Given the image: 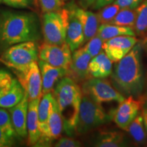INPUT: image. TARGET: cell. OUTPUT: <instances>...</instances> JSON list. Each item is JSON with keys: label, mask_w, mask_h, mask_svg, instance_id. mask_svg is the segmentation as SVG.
I'll list each match as a JSON object with an SVG mask.
<instances>
[{"label": "cell", "mask_w": 147, "mask_h": 147, "mask_svg": "<svg viewBox=\"0 0 147 147\" xmlns=\"http://www.w3.org/2000/svg\"><path fill=\"white\" fill-rule=\"evenodd\" d=\"M142 45L138 42L123 58L115 63L111 74L112 84L124 97L138 98L144 87L142 64Z\"/></svg>", "instance_id": "1"}, {"label": "cell", "mask_w": 147, "mask_h": 147, "mask_svg": "<svg viewBox=\"0 0 147 147\" xmlns=\"http://www.w3.org/2000/svg\"><path fill=\"white\" fill-rule=\"evenodd\" d=\"M56 100L63 123V130L69 136L76 134L82 89L74 79L68 76L62 78L52 92Z\"/></svg>", "instance_id": "2"}, {"label": "cell", "mask_w": 147, "mask_h": 147, "mask_svg": "<svg viewBox=\"0 0 147 147\" xmlns=\"http://www.w3.org/2000/svg\"><path fill=\"white\" fill-rule=\"evenodd\" d=\"M39 38L37 18L31 13H8L1 25V40L7 45L36 41Z\"/></svg>", "instance_id": "3"}, {"label": "cell", "mask_w": 147, "mask_h": 147, "mask_svg": "<svg viewBox=\"0 0 147 147\" xmlns=\"http://www.w3.org/2000/svg\"><path fill=\"white\" fill-rule=\"evenodd\" d=\"M81 89L83 94L113 117L119 104L125 98L105 78L91 77L84 80Z\"/></svg>", "instance_id": "4"}, {"label": "cell", "mask_w": 147, "mask_h": 147, "mask_svg": "<svg viewBox=\"0 0 147 147\" xmlns=\"http://www.w3.org/2000/svg\"><path fill=\"white\" fill-rule=\"evenodd\" d=\"M113 120L100 106L92 101L87 95L82 93L80 105L76 133L84 134L94 129L105 125Z\"/></svg>", "instance_id": "5"}, {"label": "cell", "mask_w": 147, "mask_h": 147, "mask_svg": "<svg viewBox=\"0 0 147 147\" xmlns=\"http://www.w3.org/2000/svg\"><path fill=\"white\" fill-rule=\"evenodd\" d=\"M2 57L5 65L22 71L33 62L38 61V47L34 41L21 42L8 48Z\"/></svg>", "instance_id": "6"}, {"label": "cell", "mask_w": 147, "mask_h": 147, "mask_svg": "<svg viewBox=\"0 0 147 147\" xmlns=\"http://www.w3.org/2000/svg\"><path fill=\"white\" fill-rule=\"evenodd\" d=\"M66 21L65 8L45 13L42 17V32L45 42L61 45L65 42Z\"/></svg>", "instance_id": "7"}, {"label": "cell", "mask_w": 147, "mask_h": 147, "mask_svg": "<svg viewBox=\"0 0 147 147\" xmlns=\"http://www.w3.org/2000/svg\"><path fill=\"white\" fill-rule=\"evenodd\" d=\"M38 59L55 67L69 71L71 51L66 42L61 45H53L44 42L38 48Z\"/></svg>", "instance_id": "8"}, {"label": "cell", "mask_w": 147, "mask_h": 147, "mask_svg": "<svg viewBox=\"0 0 147 147\" xmlns=\"http://www.w3.org/2000/svg\"><path fill=\"white\" fill-rule=\"evenodd\" d=\"M16 71L18 82L27 93L29 102L42 97V77L38 62H33L23 70Z\"/></svg>", "instance_id": "9"}, {"label": "cell", "mask_w": 147, "mask_h": 147, "mask_svg": "<svg viewBox=\"0 0 147 147\" xmlns=\"http://www.w3.org/2000/svg\"><path fill=\"white\" fill-rule=\"evenodd\" d=\"M74 3H69L65 8L66 32L65 42L71 52L84 45V32L80 20L77 17L74 8Z\"/></svg>", "instance_id": "10"}, {"label": "cell", "mask_w": 147, "mask_h": 147, "mask_svg": "<svg viewBox=\"0 0 147 147\" xmlns=\"http://www.w3.org/2000/svg\"><path fill=\"white\" fill-rule=\"evenodd\" d=\"M138 42V40L135 36H117L104 42L103 51L113 63H117L131 50Z\"/></svg>", "instance_id": "11"}, {"label": "cell", "mask_w": 147, "mask_h": 147, "mask_svg": "<svg viewBox=\"0 0 147 147\" xmlns=\"http://www.w3.org/2000/svg\"><path fill=\"white\" fill-rule=\"evenodd\" d=\"M141 103L136 98L129 96L119 104L115 112L113 120L119 128L126 130L129 124L139 115Z\"/></svg>", "instance_id": "12"}, {"label": "cell", "mask_w": 147, "mask_h": 147, "mask_svg": "<svg viewBox=\"0 0 147 147\" xmlns=\"http://www.w3.org/2000/svg\"><path fill=\"white\" fill-rule=\"evenodd\" d=\"M38 64L42 77V94L53 92L61 79L69 74V71L55 67L42 60H38Z\"/></svg>", "instance_id": "13"}, {"label": "cell", "mask_w": 147, "mask_h": 147, "mask_svg": "<svg viewBox=\"0 0 147 147\" xmlns=\"http://www.w3.org/2000/svg\"><path fill=\"white\" fill-rule=\"evenodd\" d=\"M91 59V57L84 51L83 47H80L74 51L69 69L71 78L75 81H84L91 78L89 72V64Z\"/></svg>", "instance_id": "14"}, {"label": "cell", "mask_w": 147, "mask_h": 147, "mask_svg": "<svg viewBox=\"0 0 147 147\" xmlns=\"http://www.w3.org/2000/svg\"><path fill=\"white\" fill-rule=\"evenodd\" d=\"M28 105V96L25 93L21 102L8 110L16 135L23 138L27 137V119Z\"/></svg>", "instance_id": "15"}, {"label": "cell", "mask_w": 147, "mask_h": 147, "mask_svg": "<svg viewBox=\"0 0 147 147\" xmlns=\"http://www.w3.org/2000/svg\"><path fill=\"white\" fill-rule=\"evenodd\" d=\"M41 97L29 102L27 127V142L31 146H36L41 137L38 120V106Z\"/></svg>", "instance_id": "16"}, {"label": "cell", "mask_w": 147, "mask_h": 147, "mask_svg": "<svg viewBox=\"0 0 147 147\" xmlns=\"http://www.w3.org/2000/svg\"><path fill=\"white\" fill-rule=\"evenodd\" d=\"M74 8L82 26L84 37V44H85L91 38L96 36L100 27V23L96 14L84 8H78L75 4L74 5Z\"/></svg>", "instance_id": "17"}, {"label": "cell", "mask_w": 147, "mask_h": 147, "mask_svg": "<svg viewBox=\"0 0 147 147\" xmlns=\"http://www.w3.org/2000/svg\"><path fill=\"white\" fill-rule=\"evenodd\" d=\"M53 95L52 92L42 94L38 106V120L41 137L38 142L47 144V136L48 130V121L52 110Z\"/></svg>", "instance_id": "18"}, {"label": "cell", "mask_w": 147, "mask_h": 147, "mask_svg": "<svg viewBox=\"0 0 147 147\" xmlns=\"http://www.w3.org/2000/svg\"><path fill=\"white\" fill-rule=\"evenodd\" d=\"M113 62L102 51L93 57L89 64V72L91 77L106 78L113 72Z\"/></svg>", "instance_id": "19"}, {"label": "cell", "mask_w": 147, "mask_h": 147, "mask_svg": "<svg viewBox=\"0 0 147 147\" xmlns=\"http://www.w3.org/2000/svg\"><path fill=\"white\" fill-rule=\"evenodd\" d=\"M25 93L18 80L14 78L10 87L0 93V107L8 109L13 107L21 102Z\"/></svg>", "instance_id": "20"}, {"label": "cell", "mask_w": 147, "mask_h": 147, "mask_svg": "<svg viewBox=\"0 0 147 147\" xmlns=\"http://www.w3.org/2000/svg\"><path fill=\"white\" fill-rule=\"evenodd\" d=\"M63 130V120L59 110L56 100L55 98H53L52 110H51L50 117L48 121L47 144H51L53 140L58 139L61 136Z\"/></svg>", "instance_id": "21"}, {"label": "cell", "mask_w": 147, "mask_h": 147, "mask_svg": "<svg viewBox=\"0 0 147 147\" xmlns=\"http://www.w3.org/2000/svg\"><path fill=\"white\" fill-rule=\"evenodd\" d=\"M97 147H123L128 146V140L122 133L117 131H102L95 139Z\"/></svg>", "instance_id": "22"}, {"label": "cell", "mask_w": 147, "mask_h": 147, "mask_svg": "<svg viewBox=\"0 0 147 147\" xmlns=\"http://www.w3.org/2000/svg\"><path fill=\"white\" fill-rule=\"evenodd\" d=\"M97 35L104 42L119 36H135L134 29L129 27H122L112 24H102L100 25Z\"/></svg>", "instance_id": "23"}, {"label": "cell", "mask_w": 147, "mask_h": 147, "mask_svg": "<svg viewBox=\"0 0 147 147\" xmlns=\"http://www.w3.org/2000/svg\"><path fill=\"white\" fill-rule=\"evenodd\" d=\"M129 134L136 143L144 144L146 142L147 133L145 129L142 115H138L125 130Z\"/></svg>", "instance_id": "24"}, {"label": "cell", "mask_w": 147, "mask_h": 147, "mask_svg": "<svg viewBox=\"0 0 147 147\" xmlns=\"http://www.w3.org/2000/svg\"><path fill=\"white\" fill-rule=\"evenodd\" d=\"M136 16V8L121 9L117 15L115 16V17L108 24L122 27H129L134 29Z\"/></svg>", "instance_id": "25"}, {"label": "cell", "mask_w": 147, "mask_h": 147, "mask_svg": "<svg viewBox=\"0 0 147 147\" xmlns=\"http://www.w3.org/2000/svg\"><path fill=\"white\" fill-rule=\"evenodd\" d=\"M137 16L134 32L136 36L147 37V0H145L136 8Z\"/></svg>", "instance_id": "26"}, {"label": "cell", "mask_w": 147, "mask_h": 147, "mask_svg": "<svg viewBox=\"0 0 147 147\" xmlns=\"http://www.w3.org/2000/svg\"><path fill=\"white\" fill-rule=\"evenodd\" d=\"M100 9L98 13L96 14L100 25L109 23L121 10L120 7L115 3L106 5Z\"/></svg>", "instance_id": "27"}, {"label": "cell", "mask_w": 147, "mask_h": 147, "mask_svg": "<svg viewBox=\"0 0 147 147\" xmlns=\"http://www.w3.org/2000/svg\"><path fill=\"white\" fill-rule=\"evenodd\" d=\"M0 129L12 138L16 134L11 120L10 113L5 108L1 107H0Z\"/></svg>", "instance_id": "28"}, {"label": "cell", "mask_w": 147, "mask_h": 147, "mask_svg": "<svg viewBox=\"0 0 147 147\" xmlns=\"http://www.w3.org/2000/svg\"><path fill=\"white\" fill-rule=\"evenodd\" d=\"M103 45L104 41L96 35L86 42L83 49L93 58L103 51Z\"/></svg>", "instance_id": "29"}, {"label": "cell", "mask_w": 147, "mask_h": 147, "mask_svg": "<svg viewBox=\"0 0 147 147\" xmlns=\"http://www.w3.org/2000/svg\"><path fill=\"white\" fill-rule=\"evenodd\" d=\"M39 1L43 14L61 10L64 5L63 0H39Z\"/></svg>", "instance_id": "30"}, {"label": "cell", "mask_w": 147, "mask_h": 147, "mask_svg": "<svg viewBox=\"0 0 147 147\" xmlns=\"http://www.w3.org/2000/svg\"><path fill=\"white\" fill-rule=\"evenodd\" d=\"M13 78L8 71L0 70V93L8 89L13 81Z\"/></svg>", "instance_id": "31"}, {"label": "cell", "mask_w": 147, "mask_h": 147, "mask_svg": "<svg viewBox=\"0 0 147 147\" xmlns=\"http://www.w3.org/2000/svg\"><path fill=\"white\" fill-rule=\"evenodd\" d=\"M81 146V143L79 141L67 137L61 138L55 144V146L56 147H79Z\"/></svg>", "instance_id": "32"}, {"label": "cell", "mask_w": 147, "mask_h": 147, "mask_svg": "<svg viewBox=\"0 0 147 147\" xmlns=\"http://www.w3.org/2000/svg\"><path fill=\"white\" fill-rule=\"evenodd\" d=\"M143 0H115L113 3L118 5L121 9H136L142 3Z\"/></svg>", "instance_id": "33"}, {"label": "cell", "mask_w": 147, "mask_h": 147, "mask_svg": "<svg viewBox=\"0 0 147 147\" xmlns=\"http://www.w3.org/2000/svg\"><path fill=\"white\" fill-rule=\"evenodd\" d=\"M6 5L16 8H29L32 4V0H2Z\"/></svg>", "instance_id": "34"}, {"label": "cell", "mask_w": 147, "mask_h": 147, "mask_svg": "<svg viewBox=\"0 0 147 147\" xmlns=\"http://www.w3.org/2000/svg\"><path fill=\"white\" fill-rule=\"evenodd\" d=\"M13 138H10L1 129H0V147L10 146L12 144Z\"/></svg>", "instance_id": "35"}, {"label": "cell", "mask_w": 147, "mask_h": 147, "mask_svg": "<svg viewBox=\"0 0 147 147\" xmlns=\"http://www.w3.org/2000/svg\"><path fill=\"white\" fill-rule=\"evenodd\" d=\"M114 1H115V0H97L96 2L93 4V6H92V8L93 9H95V10H97V9H100L106 5L113 3Z\"/></svg>", "instance_id": "36"}, {"label": "cell", "mask_w": 147, "mask_h": 147, "mask_svg": "<svg viewBox=\"0 0 147 147\" xmlns=\"http://www.w3.org/2000/svg\"><path fill=\"white\" fill-rule=\"evenodd\" d=\"M96 1L97 0H80V4L82 5L83 8L86 9L93 6Z\"/></svg>", "instance_id": "37"}, {"label": "cell", "mask_w": 147, "mask_h": 147, "mask_svg": "<svg viewBox=\"0 0 147 147\" xmlns=\"http://www.w3.org/2000/svg\"><path fill=\"white\" fill-rule=\"evenodd\" d=\"M142 116L143 118V121H144V125L145 129L147 133V107H143L142 111Z\"/></svg>", "instance_id": "38"}, {"label": "cell", "mask_w": 147, "mask_h": 147, "mask_svg": "<svg viewBox=\"0 0 147 147\" xmlns=\"http://www.w3.org/2000/svg\"><path fill=\"white\" fill-rule=\"evenodd\" d=\"M144 47H145V50H146V53H147V40H145Z\"/></svg>", "instance_id": "39"}, {"label": "cell", "mask_w": 147, "mask_h": 147, "mask_svg": "<svg viewBox=\"0 0 147 147\" xmlns=\"http://www.w3.org/2000/svg\"><path fill=\"white\" fill-rule=\"evenodd\" d=\"M144 107H147V100H146V102H145V104H144Z\"/></svg>", "instance_id": "40"}, {"label": "cell", "mask_w": 147, "mask_h": 147, "mask_svg": "<svg viewBox=\"0 0 147 147\" xmlns=\"http://www.w3.org/2000/svg\"><path fill=\"white\" fill-rule=\"evenodd\" d=\"M63 1H67V0H63Z\"/></svg>", "instance_id": "41"}, {"label": "cell", "mask_w": 147, "mask_h": 147, "mask_svg": "<svg viewBox=\"0 0 147 147\" xmlns=\"http://www.w3.org/2000/svg\"><path fill=\"white\" fill-rule=\"evenodd\" d=\"M1 1H2V0H0V3H1Z\"/></svg>", "instance_id": "42"}, {"label": "cell", "mask_w": 147, "mask_h": 147, "mask_svg": "<svg viewBox=\"0 0 147 147\" xmlns=\"http://www.w3.org/2000/svg\"><path fill=\"white\" fill-rule=\"evenodd\" d=\"M146 40H147V37H146Z\"/></svg>", "instance_id": "43"}]
</instances>
